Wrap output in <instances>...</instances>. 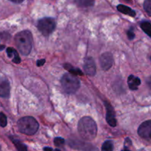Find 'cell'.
Wrapping results in <instances>:
<instances>
[{"mask_svg": "<svg viewBox=\"0 0 151 151\" xmlns=\"http://www.w3.org/2000/svg\"><path fill=\"white\" fill-rule=\"evenodd\" d=\"M45 62H46L45 59H40V60H38V62H37V66L38 67L42 66V65H44Z\"/></svg>", "mask_w": 151, "mask_h": 151, "instance_id": "cell-24", "label": "cell"}, {"mask_svg": "<svg viewBox=\"0 0 151 151\" xmlns=\"http://www.w3.org/2000/svg\"><path fill=\"white\" fill-rule=\"evenodd\" d=\"M100 66L104 70H109L112 67L114 63L113 55L109 52L103 53L100 57Z\"/></svg>", "mask_w": 151, "mask_h": 151, "instance_id": "cell-7", "label": "cell"}, {"mask_svg": "<svg viewBox=\"0 0 151 151\" xmlns=\"http://www.w3.org/2000/svg\"><path fill=\"white\" fill-rule=\"evenodd\" d=\"M78 133L82 139L86 141H91L96 137L97 127L95 121L89 116H84L78 122Z\"/></svg>", "mask_w": 151, "mask_h": 151, "instance_id": "cell-1", "label": "cell"}, {"mask_svg": "<svg viewBox=\"0 0 151 151\" xmlns=\"http://www.w3.org/2000/svg\"><path fill=\"white\" fill-rule=\"evenodd\" d=\"M144 8L146 13L151 16V0H145L144 2Z\"/></svg>", "mask_w": 151, "mask_h": 151, "instance_id": "cell-18", "label": "cell"}, {"mask_svg": "<svg viewBox=\"0 0 151 151\" xmlns=\"http://www.w3.org/2000/svg\"><path fill=\"white\" fill-rule=\"evenodd\" d=\"M64 68L67 70L69 72V73L72 74L74 76H83V73L82 71L79 69V68H74L73 66L70 65V64H65L64 65Z\"/></svg>", "mask_w": 151, "mask_h": 151, "instance_id": "cell-13", "label": "cell"}, {"mask_svg": "<svg viewBox=\"0 0 151 151\" xmlns=\"http://www.w3.org/2000/svg\"><path fill=\"white\" fill-rule=\"evenodd\" d=\"M105 106L106 109V121L108 124L111 127H116V119L115 118V112L111 105L108 102H105Z\"/></svg>", "mask_w": 151, "mask_h": 151, "instance_id": "cell-8", "label": "cell"}, {"mask_svg": "<svg viewBox=\"0 0 151 151\" xmlns=\"http://www.w3.org/2000/svg\"><path fill=\"white\" fill-rule=\"evenodd\" d=\"M10 87L9 81L6 79H0V96L7 98L10 96Z\"/></svg>", "mask_w": 151, "mask_h": 151, "instance_id": "cell-10", "label": "cell"}, {"mask_svg": "<svg viewBox=\"0 0 151 151\" xmlns=\"http://www.w3.org/2000/svg\"><path fill=\"white\" fill-rule=\"evenodd\" d=\"M10 1H13L15 3H21L24 1V0H10Z\"/></svg>", "mask_w": 151, "mask_h": 151, "instance_id": "cell-27", "label": "cell"}, {"mask_svg": "<svg viewBox=\"0 0 151 151\" xmlns=\"http://www.w3.org/2000/svg\"><path fill=\"white\" fill-rule=\"evenodd\" d=\"M55 21L52 18L46 17L40 19L38 23V29L41 33L47 36L54 31L55 28Z\"/></svg>", "mask_w": 151, "mask_h": 151, "instance_id": "cell-5", "label": "cell"}, {"mask_svg": "<svg viewBox=\"0 0 151 151\" xmlns=\"http://www.w3.org/2000/svg\"><path fill=\"white\" fill-rule=\"evenodd\" d=\"M122 151H131V150H128V148H125V147L123 150H122Z\"/></svg>", "mask_w": 151, "mask_h": 151, "instance_id": "cell-29", "label": "cell"}, {"mask_svg": "<svg viewBox=\"0 0 151 151\" xmlns=\"http://www.w3.org/2000/svg\"><path fill=\"white\" fill-rule=\"evenodd\" d=\"M4 47H5V46H4V45H1V44H0V50H4Z\"/></svg>", "mask_w": 151, "mask_h": 151, "instance_id": "cell-28", "label": "cell"}, {"mask_svg": "<svg viewBox=\"0 0 151 151\" xmlns=\"http://www.w3.org/2000/svg\"><path fill=\"white\" fill-rule=\"evenodd\" d=\"M127 34H128V38H129L130 40L134 39V37H135V34H134V31H133L132 29L129 30L127 32Z\"/></svg>", "mask_w": 151, "mask_h": 151, "instance_id": "cell-22", "label": "cell"}, {"mask_svg": "<svg viewBox=\"0 0 151 151\" xmlns=\"http://www.w3.org/2000/svg\"><path fill=\"white\" fill-rule=\"evenodd\" d=\"M147 85H148L151 88V76L148 77V78H147Z\"/></svg>", "mask_w": 151, "mask_h": 151, "instance_id": "cell-25", "label": "cell"}, {"mask_svg": "<svg viewBox=\"0 0 151 151\" xmlns=\"http://www.w3.org/2000/svg\"><path fill=\"white\" fill-rule=\"evenodd\" d=\"M113 150L114 144L112 141H106V142L103 144V146H102V151H113Z\"/></svg>", "mask_w": 151, "mask_h": 151, "instance_id": "cell-17", "label": "cell"}, {"mask_svg": "<svg viewBox=\"0 0 151 151\" xmlns=\"http://www.w3.org/2000/svg\"><path fill=\"white\" fill-rule=\"evenodd\" d=\"M117 10L121 13H124V14L129 15L132 17H134L136 16V13L134 10H133L131 7H127V6L123 5V4H119L117 6Z\"/></svg>", "mask_w": 151, "mask_h": 151, "instance_id": "cell-12", "label": "cell"}, {"mask_svg": "<svg viewBox=\"0 0 151 151\" xmlns=\"http://www.w3.org/2000/svg\"><path fill=\"white\" fill-rule=\"evenodd\" d=\"M140 26H141V28L142 29V30L151 38V24L150 22H142Z\"/></svg>", "mask_w": 151, "mask_h": 151, "instance_id": "cell-16", "label": "cell"}, {"mask_svg": "<svg viewBox=\"0 0 151 151\" xmlns=\"http://www.w3.org/2000/svg\"><path fill=\"white\" fill-rule=\"evenodd\" d=\"M150 59H151V57H150Z\"/></svg>", "mask_w": 151, "mask_h": 151, "instance_id": "cell-32", "label": "cell"}, {"mask_svg": "<svg viewBox=\"0 0 151 151\" xmlns=\"http://www.w3.org/2000/svg\"><path fill=\"white\" fill-rule=\"evenodd\" d=\"M0 151H1V146H0Z\"/></svg>", "mask_w": 151, "mask_h": 151, "instance_id": "cell-31", "label": "cell"}, {"mask_svg": "<svg viewBox=\"0 0 151 151\" xmlns=\"http://www.w3.org/2000/svg\"><path fill=\"white\" fill-rule=\"evenodd\" d=\"M65 140L63 138L60 137H56L54 139V144L56 147H62L64 145Z\"/></svg>", "mask_w": 151, "mask_h": 151, "instance_id": "cell-20", "label": "cell"}, {"mask_svg": "<svg viewBox=\"0 0 151 151\" xmlns=\"http://www.w3.org/2000/svg\"><path fill=\"white\" fill-rule=\"evenodd\" d=\"M128 87L131 90H135L138 89L139 86L141 84V80L138 77L135 76L134 75L129 76L128 78Z\"/></svg>", "mask_w": 151, "mask_h": 151, "instance_id": "cell-11", "label": "cell"}, {"mask_svg": "<svg viewBox=\"0 0 151 151\" xmlns=\"http://www.w3.org/2000/svg\"><path fill=\"white\" fill-rule=\"evenodd\" d=\"M11 140L13 143L14 144L15 146H16L18 151H27V147L26 145L22 143V142H21L19 139L11 138Z\"/></svg>", "mask_w": 151, "mask_h": 151, "instance_id": "cell-14", "label": "cell"}, {"mask_svg": "<svg viewBox=\"0 0 151 151\" xmlns=\"http://www.w3.org/2000/svg\"><path fill=\"white\" fill-rule=\"evenodd\" d=\"M83 70L86 73L88 76L95 75L96 73V65L94 59L91 57H88L85 59L83 65Z\"/></svg>", "mask_w": 151, "mask_h": 151, "instance_id": "cell-9", "label": "cell"}, {"mask_svg": "<svg viewBox=\"0 0 151 151\" xmlns=\"http://www.w3.org/2000/svg\"><path fill=\"white\" fill-rule=\"evenodd\" d=\"M7 123V117L3 113H0V126L2 127H6Z\"/></svg>", "mask_w": 151, "mask_h": 151, "instance_id": "cell-19", "label": "cell"}, {"mask_svg": "<svg viewBox=\"0 0 151 151\" xmlns=\"http://www.w3.org/2000/svg\"><path fill=\"white\" fill-rule=\"evenodd\" d=\"M14 50H15L14 49L12 48V47H8V48L7 49V56H8L9 58H13Z\"/></svg>", "mask_w": 151, "mask_h": 151, "instance_id": "cell-23", "label": "cell"}, {"mask_svg": "<svg viewBox=\"0 0 151 151\" xmlns=\"http://www.w3.org/2000/svg\"><path fill=\"white\" fill-rule=\"evenodd\" d=\"M61 85L66 93L73 94L76 93L81 87V82L75 76L71 73H65L62 76Z\"/></svg>", "mask_w": 151, "mask_h": 151, "instance_id": "cell-4", "label": "cell"}, {"mask_svg": "<svg viewBox=\"0 0 151 151\" xmlns=\"http://www.w3.org/2000/svg\"><path fill=\"white\" fill-rule=\"evenodd\" d=\"M13 62L16 64H19L21 62V58L19 57V54H18L17 51L16 50H14V53H13Z\"/></svg>", "mask_w": 151, "mask_h": 151, "instance_id": "cell-21", "label": "cell"}, {"mask_svg": "<svg viewBox=\"0 0 151 151\" xmlns=\"http://www.w3.org/2000/svg\"><path fill=\"white\" fill-rule=\"evenodd\" d=\"M138 134L143 139L151 140V120H147L140 124L138 129Z\"/></svg>", "mask_w": 151, "mask_h": 151, "instance_id": "cell-6", "label": "cell"}, {"mask_svg": "<svg viewBox=\"0 0 151 151\" xmlns=\"http://www.w3.org/2000/svg\"><path fill=\"white\" fill-rule=\"evenodd\" d=\"M54 151H61V150H59V149H55Z\"/></svg>", "mask_w": 151, "mask_h": 151, "instance_id": "cell-30", "label": "cell"}, {"mask_svg": "<svg viewBox=\"0 0 151 151\" xmlns=\"http://www.w3.org/2000/svg\"><path fill=\"white\" fill-rule=\"evenodd\" d=\"M16 46L19 52L24 56L29 54L32 46V36L29 30H23L16 34L15 37Z\"/></svg>", "mask_w": 151, "mask_h": 151, "instance_id": "cell-2", "label": "cell"}, {"mask_svg": "<svg viewBox=\"0 0 151 151\" xmlns=\"http://www.w3.org/2000/svg\"><path fill=\"white\" fill-rule=\"evenodd\" d=\"M44 151H52V148L49 147H46L44 148Z\"/></svg>", "mask_w": 151, "mask_h": 151, "instance_id": "cell-26", "label": "cell"}, {"mask_svg": "<svg viewBox=\"0 0 151 151\" xmlns=\"http://www.w3.org/2000/svg\"><path fill=\"white\" fill-rule=\"evenodd\" d=\"M18 129L22 133L27 136L34 135L38 130V123L33 117L25 116L20 118L17 122Z\"/></svg>", "mask_w": 151, "mask_h": 151, "instance_id": "cell-3", "label": "cell"}, {"mask_svg": "<svg viewBox=\"0 0 151 151\" xmlns=\"http://www.w3.org/2000/svg\"><path fill=\"white\" fill-rule=\"evenodd\" d=\"M75 1L78 5L82 7H91L94 4V0H75Z\"/></svg>", "mask_w": 151, "mask_h": 151, "instance_id": "cell-15", "label": "cell"}]
</instances>
